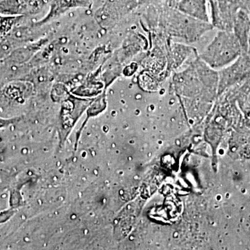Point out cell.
<instances>
[{
	"label": "cell",
	"mask_w": 250,
	"mask_h": 250,
	"mask_svg": "<svg viewBox=\"0 0 250 250\" xmlns=\"http://www.w3.org/2000/svg\"><path fill=\"white\" fill-rule=\"evenodd\" d=\"M165 51L167 59V70L169 73L175 72L187 62L189 57L197 52L192 46L181 42H174L172 38L167 36L165 42Z\"/></svg>",
	"instance_id": "5"
},
{
	"label": "cell",
	"mask_w": 250,
	"mask_h": 250,
	"mask_svg": "<svg viewBox=\"0 0 250 250\" xmlns=\"http://www.w3.org/2000/svg\"><path fill=\"white\" fill-rule=\"evenodd\" d=\"M172 82L174 88L183 94L205 91L196 69L191 62L182 71L174 72Z\"/></svg>",
	"instance_id": "6"
},
{
	"label": "cell",
	"mask_w": 250,
	"mask_h": 250,
	"mask_svg": "<svg viewBox=\"0 0 250 250\" xmlns=\"http://www.w3.org/2000/svg\"><path fill=\"white\" fill-rule=\"evenodd\" d=\"M91 102V100L75 97L71 94L62 102L60 125L61 129L65 134L70 132Z\"/></svg>",
	"instance_id": "4"
},
{
	"label": "cell",
	"mask_w": 250,
	"mask_h": 250,
	"mask_svg": "<svg viewBox=\"0 0 250 250\" xmlns=\"http://www.w3.org/2000/svg\"><path fill=\"white\" fill-rule=\"evenodd\" d=\"M208 3V0H180L175 9L195 19L210 22Z\"/></svg>",
	"instance_id": "8"
},
{
	"label": "cell",
	"mask_w": 250,
	"mask_h": 250,
	"mask_svg": "<svg viewBox=\"0 0 250 250\" xmlns=\"http://www.w3.org/2000/svg\"><path fill=\"white\" fill-rule=\"evenodd\" d=\"M243 52L233 31L218 30L199 57L212 68L220 70L236 61Z\"/></svg>",
	"instance_id": "2"
},
{
	"label": "cell",
	"mask_w": 250,
	"mask_h": 250,
	"mask_svg": "<svg viewBox=\"0 0 250 250\" xmlns=\"http://www.w3.org/2000/svg\"><path fill=\"white\" fill-rule=\"evenodd\" d=\"M100 71L101 69H99L95 73L89 75L82 84L73 90V93L81 98H92L100 95L106 85L99 80Z\"/></svg>",
	"instance_id": "10"
},
{
	"label": "cell",
	"mask_w": 250,
	"mask_h": 250,
	"mask_svg": "<svg viewBox=\"0 0 250 250\" xmlns=\"http://www.w3.org/2000/svg\"><path fill=\"white\" fill-rule=\"evenodd\" d=\"M248 53L250 55V33L249 36V39H248Z\"/></svg>",
	"instance_id": "18"
},
{
	"label": "cell",
	"mask_w": 250,
	"mask_h": 250,
	"mask_svg": "<svg viewBox=\"0 0 250 250\" xmlns=\"http://www.w3.org/2000/svg\"><path fill=\"white\" fill-rule=\"evenodd\" d=\"M14 214V211L12 210H5L0 213V223H4L8 219L11 218Z\"/></svg>",
	"instance_id": "15"
},
{
	"label": "cell",
	"mask_w": 250,
	"mask_h": 250,
	"mask_svg": "<svg viewBox=\"0 0 250 250\" xmlns=\"http://www.w3.org/2000/svg\"><path fill=\"white\" fill-rule=\"evenodd\" d=\"M147 40L141 34H134L130 35L125 41L124 45L119 52L122 60L129 58L139 53L141 50H144L147 46Z\"/></svg>",
	"instance_id": "11"
},
{
	"label": "cell",
	"mask_w": 250,
	"mask_h": 250,
	"mask_svg": "<svg viewBox=\"0 0 250 250\" xmlns=\"http://www.w3.org/2000/svg\"><path fill=\"white\" fill-rule=\"evenodd\" d=\"M18 121H19L18 118H11V119H4V118H0V128L6 127V126H9L10 125L14 124Z\"/></svg>",
	"instance_id": "16"
},
{
	"label": "cell",
	"mask_w": 250,
	"mask_h": 250,
	"mask_svg": "<svg viewBox=\"0 0 250 250\" xmlns=\"http://www.w3.org/2000/svg\"><path fill=\"white\" fill-rule=\"evenodd\" d=\"M212 1V0H208V1Z\"/></svg>",
	"instance_id": "19"
},
{
	"label": "cell",
	"mask_w": 250,
	"mask_h": 250,
	"mask_svg": "<svg viewBox=\"0 0 250 250\" xmlns=\"http://www.w3.org/2000/svg\"><path fill=\"white\" fill-rule=\"evenodd\" d=\"M232 31L239 41L243 52L248 53L250 33V14L248 11L240 9L237 11L233 19Z\"/></svg>",
	"instance_id": "9"
},
{
	"label": "cell",
	"mask_w": 250,
	"mask_h": 250,
	"mask_svg": "<svg viewBox=\"0 0 250 250\" xmlns=\"http://www.w3.org/2000/svg\"><path fill=\"white\" fill-rule=\"evenodd\" d=\"M106 108V93L103 92L100 96L90 104L87 110V119L98 115Z\"/></svg>",
	"instance_id": "13"
},
{
	"label": "cell",
	"mask_w": 250,
	"mask_h": 250,
	"mask_svg": "<svg viewBox=\"0 0 250 250\" xmlns=\"http://www.w3.org/2000/svg\"><path fill=\"white\" fill-rule=\"evenodd\" d=\"M70 95L66 85L63 83H57L52 88V98L55 102L64 101Z\"/></svg>",
	"instance_id": "14"
},
{
	"label": "cell",
	"mask_w": 250,
	"mask_h": 250,
	"mask_svg": "<svg viewBox=\"0 0 250 250\" xmlns=\"http://www.w3.org/2000/svg\"><path fill=\"white\" fill-rule=\"evenodd\" d=\"M179 1L180 0H168L167 4H168V6H170V7L175 8L176 5H177Z\"/></svg>",
	"instance_id": "17"
},
{
	"label": "cell",
	"mask_w": 250,
	"mask_h": 250,
	"mask_svg": "<svg viewBox=\"0 0 250 250\" xmlns=\"http://www.w3.org/2000/svg\"><path fill=\"white\" fill-rule=\"evenodd\" d=\"M162 82L147 70H143L139 76L140 86L145 90L154 91L159 88Z\"/></svg>",
	"instance_id": "12"
},
{
	"label": "cell",
	"mask_w": 250,
	"mask_h": 250,
	"mask_svg": "<svg viewBox=\"0 0 250 250\" xmlns=\"http://www.w3.org/2000/svg\"><path fill=\"white\" fill-rule=\"evenodd\" d=\"M159 8V31L164 35L179 38L188 43H193L214 29L210 22L188 16L175 8L167 5Z\"/></svg>",
	"instance_id": "1"
},
{
	"label": "cell",
	"mask_w": 250,
	"mask_h": 250,
	"mask_svg": "<svg viewBox=\"0 0 250 250\" xmlns=\"http://www.w3.org/2000/svg\"><path fill=\"white\" fill-rule=\"evenodd\" d=\"M250 75V55L243 54L228 66L218 70L219 93L241 83Z\"/></svg>",
	"instance_id": "3"
},
{
	"label": "cell",
	"mask_w": 250,
	"mask_h": 250,
	"mask_svg": "<svg viewBox=\"0 0 250 250\" xmlns=\"http://www.w3.org/2000/svg\"><path fill=\"white\" fill-rule=\"evenodd\" d=\"M91 5L90 0H54L51 5L49 14L43 19L36 23V26L41 27L47 22L53 21L62 16L72 8L90 7Z\"/></svg>",
	"instance_id": "7"
}]
</instances>
